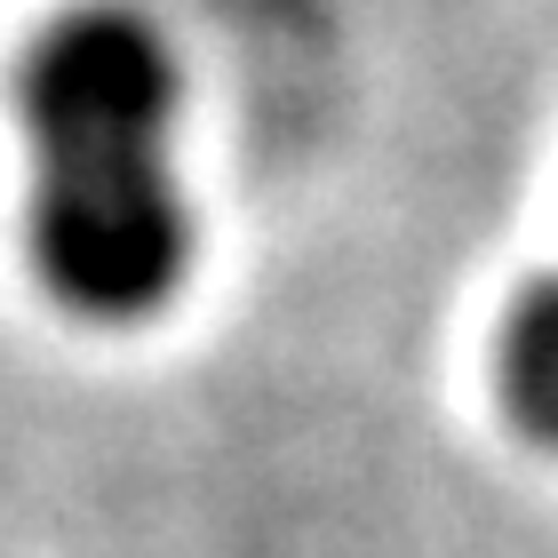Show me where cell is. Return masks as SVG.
<instances>
[{
  "label": "cell",
  "instance_id": "cell-1",
  "mask_svg": "<svg viewBox=\"0 0 558 558\" xmlns=\"http://www.w3.org/2000/svg\"><path fill=\"white\" fill-rule=\"evenodd\" d=\"M168 40L129 9H72L16 64L24 247L88 327H144L192 271V192L175 168Z\"/></svg>",
  "mask_w": 558,
  "mask_h": 558
},
{
  "label": "cell",
  "instance_id": "cell-2",
  "mask_svg": "<svg viewBox=\"0 0 558 558\" xmlns=\"http://www.w3.org/2000/svg\"><path fill=\"white\" fill-rule=\"evenodd\" d=\"M495 391L511 423L535 447H558V271H543L535 288H519V303L502 312L495 336Z\"/></svg>",
  "mask_w": 558,
  "mask_h": 558
}]
</instances>
